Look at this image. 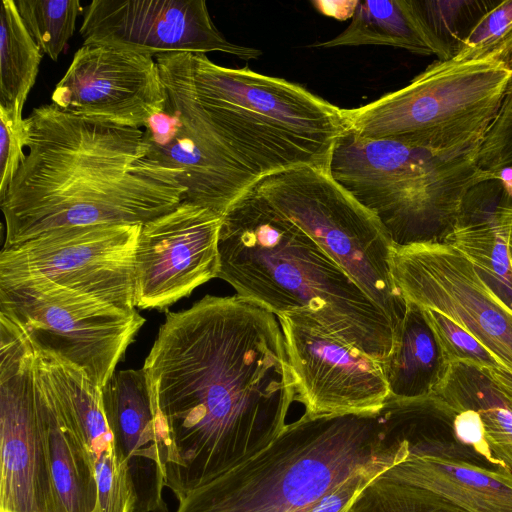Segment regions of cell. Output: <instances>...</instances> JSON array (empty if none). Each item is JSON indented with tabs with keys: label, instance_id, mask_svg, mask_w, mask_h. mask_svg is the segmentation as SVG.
I'll use <instances>...</instances> for the list:
<instances>
[{
	"label": "cell",
	"instance_id": "obj_18",
	"mask_svg": "<svg viewBox=\"0 0 512 512\" xmlns=\"http://www.w3.org/2000/svg\"><path fill=\"white\" fill-rule=\"evenodd\" d=\"M102 398L135 494L134 512H168L154 409L144 369L116 371L102 388Z\"/></svg>",
	"mask_w": 512,
	"mask_h": 512
},
{
	"label": "cell",
	"instance_id": "obj_4",
	"mask_svg": "<svg viewBox=\"0 0 512 512\" xmlns=\"http://www.w3.org/2000/svg\"><path fill=\"white\" fill-rule=\"evenodd\" d=\"M406 450L379 412L304 413L264 449L179 498L176 512H298Z\"/></svg>",
	"mask_w": 512,
	"mask_h": 512
},
{
	"label": "cell",
	"instance_id": "obj_6",
	"mask_svg": "<svg viewBox=\"0 0 512 512\" xmlns=\"http://www.w3.org/2000/svg\"><path fill=\"white\" fill-rule=\"evenodd\" d=\"M327 171L377 219L394 247L444 242L470 192L493 181L474 155L445 156L348 129L336 140Z\"/></svg>",
	"mask_w": 512,
	"mask_h": 512
},
{
	"label": "cell",
	"instance_id": "obj_8",
	"mask_svg": "<svg viewBox=\"0 0 512 512\" xmlns=\"http://www.w3.org/2000/svg\"><path fill=\"white\" fill-rule=\"evenodd\" d=\"M252 185L382 308L397 333L406 300L392 275L394 246L377 219L323 168L290 167L258 177Z\"/></svg>",
	"mask_w": 512,
	"mask_h": 512
},
{
	"label": "cell",
	"instance_id": "obj_16",
	"mask_svg": "<svg viewBox=\"0 0 512 512\" xmlns=\"http://www.w3.org/2000/svg\"><path fill=\"white\" fill-rule=\"evenodd\" d=\"M80 34L83 44L151 55L223 52L251 60L262 54L227 40L204 0H94L83 10Z\"/></svg>",
	"mask_w": 512,
	"mask_h": 512
},
{
	"label": "cell",
	"instance_id": "obj_10",
	"mask_svg": "<svg viewBox=\"0 0 512 512\" xmlns=\"http://www.w3.org/2000/svg\"><path fill=\"white\" fill-rule=\"evenodd\" d=\"M163 109L144 126L150 157L177 174L182 201L224 215L258 177L234 154L196 96L185 52L154 55Z\"/></svg>",
	"mask_w": 512,
	"mask_h": 512
},
{
	"label": "cell",
	"instance_id": "obj_2",
	"mask_svg": "<svg viewBox=\"0 0 512 512\" xmlns=\"http://www.w3.org/2000/svg\"><path fill=\"white\" fill-rule=\"evenodd\" d=\"M25 156L0 196L3 248L91 225H143L186 189L149 155L141 128L68 113L53 103L24 118Z\"/></svg>",
	"mask_w": 512,
	"mask_h": 512
},
{
	"label": "cell",
	"instance_id": "obj_33",
	"mask_svg": "<svg viewBox=\"0 0 512 512\" xmlns=\"http://www.w3.org/2000/svg\"><path fill=\"white\" fill-rule=\"evenodd\" d=\"M24 156V118L0 106V196L8 189Z\"/></svg>",
	"mask_w": 512,
	"mask_h": 512
},
{
	"label": "cell",
	"instance_id": "obj_23",
	"mask_svg": "<svg viewBox=\"0 0 512 512\" xmlns=\"http://www.w3.org/2000/svg\"><path fill=\"white\" fill-rule=\"evenodd\" d=\"M432 395L450 408L477 412L499 467L512 470V398L487 368L467 361L453 362L445 380Z\"/></svg>",
	"mask_w": 512,
	"mask_h": 512
},
{
	"label": "cell",
	"instance_id": "obj_19",
	"mask_svg": "<svg viewBox=\"0 0 512 512\" xmlns=\"http://www.w3.org/2000/svg\"><path fill=\"white\" fill-rule=\"evenodd\" d=\"M37 397L50 445L51 469L59 512H95L98 487L59 360L34 351Z\"/></svg>",
	"mask_w": 512,
	"mask_h": 512
},
{
	"label": "cell",
	"instance_id": "obj_31",
	"mask_svg": "<svg viewBox=\"0 0 512 512\" xmlns=\"http://www.w3.org/2000/svg\"><path fill=\"white\" fill-rule=\"evenodd\" d=\"M476 160L480 168L492 173L512 200V78Z\"/></svg>",
	"mask_w": 512,
	"mask_h": 512
},
{
	"label": "cell",
	"instance_id": "obj_12",
	"mask_svg": "<svg viewBox=\"0 0 512 512\" xmlns=\"http://www.w3.org/2000/svg\"><path fill=\"white\" fill-rule=\"evenodd\" d=\"M140 227L61 228L2 248L0 281L42 278L134 310V260Z\"/></svg>",
	"mask_w": 512,
	"mask_h": 512
},
{
	"label": "cell",
	"instance_id": "obj_34",
	"mask_svg": "<svg viewBox=\"0 0 512 512\" xmlns=\"http://www.w3.org/2000/svg\"><path fill=\"white\" fill-rule=\"evenodd\" d=\"M436 399L443 411L449 416L450 428L455 440L472 448L495 467H499L486 442L484 426L478 413L465 408L453 409L437 397Z\"/></svg>",
	"mask_w": 512,
	"mask_h": 512
},
{
	"label": "cell",
	"instance_id": "obj_11",
	"mask_svg": "<svg viewBox=\"0 0 512 512\" xmlns=\"http://www.w3.org/2000/svg\"><path fill=\"white\" fill-rule=\"evenodd\" d=\"M34 350L0 314V512H59Z\"/></svg>",
	"mask_w": 512,
	"mask_h": 512
},
{
	"label": "cell",
	"instance_id": "obj_7",
	"mask_svg": "<svg viewBox=\"0 0 512 512\" xmlns=\"http://www.w3.org/2000/svg\"><path fill=\"white\" fill-rule=\"evenodd\" d=\"M511 78L512 68L494 58L437 59L406 86L343 109L346 129L445 156L477 157Z\"/></svg>",
	"mask_w": 512,
	"mask_h": 512
},
{
	"label": "cell",
	"instance_id": "obj_13",
	"mask_svg": "<svg viewBox=\"0 0 512 512\" xmlns=\"http://www.w3.org/2000/svg\"><path fill=\"white\" fill-rule=\"evenodd\" d=\"M391 270L405 300L454 321L512 372V310L457 248L446 242L394 247Z\"/></svg>",
	"mask_w": 512,
	"mask_h": 512
},
{
	"label": "cell",
	"instance_id": "obj_1",
	"mask_svg": "<svg viewBox=\"0 0 512 512\" xmlns=\"http://www.w3.org/2000/svg\"><path fill=\"white\" fill-rule=\"evenodd\" d=\"M142 368L177 499L268 446L295 401L277 316L237 294L167 313Z\"/></svg>",
	"mask_w": 512,
	"mask_h": 512
},
{
	"label": "cell",
	"instance_id": "obj_14",
	"mask_svg": "<svg viewBox=\"0 0 512 512\" xmlns=\"http://www.w3.org/2000/svg\"><path fill=\"white\" fill-rule=\"evenodd\" d=\"M223 215L188 201L141 225L134 260V305L165 309L218 276Z\"/></svg>",
	"mask_w": 512,
	"mask_h": 512
},
{
	"label": "cell",
	"instance_id": "obj_29",
	"mask_svg": "<svg viewBox=\"0 0 512 512\" xmlns=\"http://www.w3.org/2000/svg\"><path fill=\"white\" fill-rule=\"evenodd\" d=\"M28 32L42 53L57 61L84 10L79 0H16Z\"/></svg>",
	"mask_w": 512,
	"mask_h": 512
},
{
	"label": "cell",
	"instance_id": "obj_3",
	"mask_svg": "<svg viewBox=\"0 0 512 512\" xmlns=\"http://www.w3.org/2000/svg\"><path fill=\"white\" fill-rule=\"evenodd\" d=\"M218 278L276 316L290 315L382 364L396 329L386 313L300 227L252 185L222 218Z\"/></svg>",
	"mask_w": 512,
	"mask_h": 512
},
{
	"label": "cell",
	"instance_id": "obj_9",
	"mask_svg": "<svg viewBox=\"0 0 512 512\" xmlns=\"http://www.w3.org/2000/svg\"><path fill=\"white\" fill-rule=\"evenodd\" d=\"M0 314L21 328L35 352L83 370L101 390L145 323L136 309L42 278L0 281Z\"/></svg>",
	"mask_w": 512,
	"mask_h": 512
},
{
	"label": "cell",
	"instance_id": "obj_20",
	"mask_svg": "<svg viewBox=\"0 0 512 512\" xmlns=\"http://www.w3.org/2000/svg\"><path fill=\"white\" fill-rule=\"evenodd\" d=\"M400 424L410 442L402 464L413 481L468 512H512V470L433 452L420 437L412 413L402 414Z\"/></svg>",
	"mask_w": 512,
	"mask_h": 512
},
{
	"label": "cell",
	"instance_id": "obj_22",
	"mask_svg": "<svg viewBox=\"0 0 512 512\" xmlns=\"http://www.w3.org/2000/svg\"><path fill=\"white\" fill-rule=\"evenodd\" d=\"M389 397L416 399L432 395L451 363L423 308L406 300V311L392 353L382 364Z\"/></svg>",
	"mask_w": 512,
	"mask_h": 512
},
{
	"label": "cell",
	"instance_id": "obj_21",
	"mask_svg": "<svg viewBox=\"0 0 512 512\" xmlns=\"http://www.w3.org/2000/svg\"><path fill=\"white\" fill-rule=\"evenodd\" d=\"M59 363L95 472L98 487L95 512H134L135 494L106 416L102 390L83 370L61 359Z\"/></svg>",
	"mask_w": 512,
	"mask_h": 512
},
{
	"label": "cell",
	"instance_id": "obj_25",
	"mask_svg": "<svg viewBox=\"0 0 512 512\" xmlns=\"http://www.w3.org/2000/svg\"><path fill=\"white\" fill-rule=\"evenodd\" d=\"M444 242L464 254L491 292L512 310V268L493 208L487 211L467 200L458 226Z\"/></svg>",
	"mask_w": 512,
	"mask_h": 512
},
{
	"label": "cell",
	"instance_id": "obj_35",
	"mask_svg": "<svg viewBox=\"0 0 512 512\" xmlns=\"http://www.w3.org/2000/svg\"><path fill=\"white\" fill-rule=\"evenodd\" d=\"M493 214L506 242L512 268V200L505 193L503 201L493 207Z\"/></svg>",
	"mask_w": 512,
	"mask_h": 512
},
{
	"label": "cell",
	"instance_id": "obj_28",
	"mask_svg": "<svg viewBox=\"0 0 512 512\" xmlns=\"http://www.w3.org/2000/svg\"><path fill=\"white\" fill-rule=\"evenodd\" d=\"M499 1L410 0L413 11L434 47L438 60L454 57L461 42L480 18Z\"/></svg>",
	"mask_w": 512,
	"mask_h": 512
},
{
	"label": "cell",
	"instance_id": "obj_15",
	"mask_svg": "<svg viewBox=\"0 0 512 512\" xmlns=\"http://www.w3.org/2000/svg\"><path fill=\"white\" fill-rule=\"evenodd\" d=\"M295 383L311 416L378 413L389 397L381 362L290 315L277 316Z\"/></svg>",
	"mask_w": 512,
	"mask_h": 512
},
{
	"label": "cell",
	"instance_id": "obj_32",
	"mask_svg": "<svg viewBox=\"0 0 512 512\" xmlns=\"http://www.w3.org/2000/svg\"><path fill=\"white\" fill-rule=\"evenodd\" d=\"M423 310L450 363L467 361L487 369L507 370L494 354L464 328L435 310Z\"/></svg>",
	"mask_w": 512,
	"mask_h": 512
},
{
	"label": "cell",
	"instance_id": "obj_5",
	"mask_svg": "<svg viewBox=\"0 0 512 512\" xmlns=\"http://www.w3.org/2000/svg\"><path fill=\"white\" fill-rule=\"evenodd\" d=\"M192 84L234 154L257 177L295 166L327 170L346 130L343 109L282 78L185 52Z\"/></svg>",
	"mask_w": 512,
	"mask_h": 512
},
{
	"label": "cell",
	"instance_id": "obj_26",
	"mask_svg": "<svg viewBox=\"0 0 512 512\" xmlns=\"http://www.w3.org/2000/svg\"><path fill=\"white\" fill-rule=\"evenodd\" d=\"M0 23V106L22 117L42 51L25 27L15 1H2Z\"/></svg>",
	"mask_w": 512,
	"mask_h": 512
},
{
	"label": "cell",
	"instance_id": "obj_17",
	"mask_svg": "<svg viewBox=\"0 0 512 512\" xmlns=\"http://www.w3.org/2000/svg\"><path fill=\"white\" fill-rule=\"evenodd\" d=\"M51 100L68 113L143 129L166 92L154 55L83 44Z\"/></svg>",
	"mask_w": 512,
	"mask_h": 512
},
{
	"label": "cell",
	"instance_id": "obj_24",
	"mask_svg": "<svg viewBox=\"0 0 512 512\" xmlns=\"http://www.w3.org/2000/svg\"><path fill=\"white\" fill-rule=\"evenodd\" d=\"M385 45L430 56L435 50L420 25L410 0L359 1L346 29L316 48Z\"/></svg>",
	"mask_w": 512,
	"mask_h": 512
},
{
	"label": "cell",
	"instance_id": "obj_30",
	"mask_svg": "<svg viewBox=\"0 0 512 512\" xmlns=\"http://www.w3.org/2000/svg\"><path fill=\"white\" fill-rule=\"evenodd\" d=\"M494 58L512 68V0L499 1L459 45L457 62Z\"/></svg>",
	"mask_w": 512,
	"mask_h": 512
},
{
	"label": "cell",
	"instance_id": "obj_27",
	"mask_svg": "<svg viewBox=\"0 0 512 512\" xmlns=\"http://www.w3.org/2000/svg\"><path fill=\"white\" fill-rule=\"evenodd\" d=\"M403 458L372 474L342 512H468L413 481Z\"/></svg>",
	"mask_w": 512,
	"mask_h": 512
},
{
	"label": "cell",
	"instance_id": "obj_36",
	"mask_svg": "<svg viewBox=\"0 0 512 512\" xmlns=\"http://www.w3.org/2000/svg\"><path fill=\"white\" fill-rule=\"evenodd\" d=\"M488 371L502 389L512 398V372L506 369H488Z\"/></svg>",
	"mask_w": 512,
	"mask_h": 512
}]
</instances>
